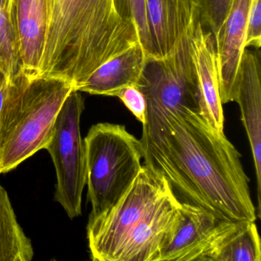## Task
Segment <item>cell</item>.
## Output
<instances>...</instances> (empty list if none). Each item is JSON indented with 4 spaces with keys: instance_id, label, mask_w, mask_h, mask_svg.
<instances>
[{
    "instance_id": "6da1fadb",
    "label": "cell",
    "mask_w": 261,
    "mask_h": 261,
    "mask_svg": "<svg viewBox=\"0 0 261 261\" xmlns=\"http://www.w3.org/2000/svg\"><path fill=\"white\" fill-rule=\"evenodd\" d=\"M140 140L144 164L167 180L181 202L220 219L256 221L241 154L199 113L147 106Z\"/></svg>"
},
{
    "instance_id": "7a4b0ae2",
    "label": "cell",
    "mask_w": 261,
    "mask_h": 261,
    "mask_svg": "<svg viewBox=\"0 0 261 261\" xmlns=\"http://www.w3.org/2000/svg\"><path fill=\"white\" fill-rule=\"evenodd\" d=\"M138 43L137 28L119 16L114 0H53L39 77L79 91L103 64Z\"/></svg>"
},
{
    "instance_id": "3957f363",
    "label": "cell",
    "mask_w": 261,
    "mask_h": 261,
    "mask_svg": "<svg viewBox=\"0 0 261 261\" xmlns=\"http://www.w3.org/2000/svg\"><path fill=\"white\" fill-rule=\"evenodd\" d=\"M73 91L66 81L30 79L21 71L10 81L0 114V174L46 149L59 113Z\"/></svg>"
},
{
    "instance_id": "277c9868",
    "label": "cell",
    "mask_w": 261,
    "mask_h": 261,
    "mask_svg": "<svg viewBox=\"0 0 261 261\" xmlns=\"http://www.w3.org/2000/svg\"><path fill=\"white\" fill-rule=\"evenodd\" d=\"M89 218L115 204L141 169V143L123 125L100 123L85 140Z\"/></svg>"
},
{
    "instance_id": "5b68a950",
    "label": "cell",
    "mask_w": 261,
    "mask_h": 261,
    "mask_svg": "<svg viewBox=\"0 0 261 261\" xmlns=\"http://www.w3.org/2000/svg\"><path fill=\"white\" fill-rule=\"evenodd\" d=\"M172 192L163 175L143 165L120 199L89 218L87 230L91 259L114 261L126 240Z\"/></svg>"
},
{
    "instance_id": "8992f818",
    "label": "cell",
    "mask_w": 261,
    "mask_h": 261,
    "mask_svg": "<svg viewBox=\"0 0 261 261\" xmlns=\"http://www.w3.org/2000/svg\"><path fill=\"white\" fill-rule=\"evenodd\" d=\"M85 101L79 91L69 94L59 113L47 146L57 175L56 201L70 218L82 215V193L86 185V153L81 134Z\"/></svg>"
},
{
    "instance_id": "52a82bcc",
    "label": "cell",
    "mask_w": 261,
    "mask_h": 261,
    "mask_svg": "<svg viewBox=\"0 0 261 261\" xmlns=\"http://www.w3.org/2000/svg\"><path fill=\"white\" fill-rule=\"evenodd\" d=\"M196 21L170 54L160 59L146 57L137 87L146 97L147 106L200 114L198 82L190 47Z\"/></svg>"
},
{
    "instance_id": "ba28073f",
    "label": "cell",
    "mask_w": 261,
    "mask_h": 261,
    "mask_svg": "<svg viewBox=\"0 0 261 261\" xmlns=\"http://www.w3.org/2000/svg\"><path fill=\"white\" fill-rule=\"evenodd\" d=\"M181 205V221L160 261H212L222 241L246 221L220 219L196 206Z\"/></svg>"
},
{
    "instance_id": "9c48e42d",
    "label": "cell",
    "mask_w": 261,
    "mask_h": 261,
    "mask_svg": "<svg viewBox=\"0 0 261 261\" xmlns=\"http://www.w3.org/2000/svg\"><path fill=\"white\" fill-rule=\"evenodd\" d=\"M181 207L172 192L126 240L114 261H160L181 221Z\"/></svg>"
},
{
    "instance_id": "30bf717a",
    "label": "cell",
    "mask_w": 261,
    "mask_h": 261,
    "mask_svg": "<svg viewBox=\"0 0 261 261\" xmlns=\"http://www.w3.org/2000/svg\"><path fill=\"white\" fill-rule=\"evenodd\" d=\"M53 0H12V23L19 45L21 72L39 77Z\"/></svg>"
},
{
    "instance_id": "8fae6325",
    "label": "cell",
    "mask_w": 261,
    "mask_h": 261,
    "mask_svg": "<svg viewBox=\"0 0 261 261\" xmlns=\"http://www.w3.org/2000/svg\"><path fill=\"white\" fill-rule=\"evenodd\" d=\"M191 53L198 82L200 114L220 133H224V114L220 97L216 42L197 19L190 39Z\"/></svg>"
},
{
    "instance_id": "7c38bea8",
    "label": "cell",
    "mask_w": 261,
    "mask_h": 261,
    "mask_svg": "<svg viewBox=\"0 0 261 261\" xmlns=\"http://www.w3.org/2000/svg\"><path fill=\"white\" fill-rule=\"evenodd\" d=\"M239 105L251 148L256 172L257 216H260L261 193V65L260 53L244 50L238 73L235 100Z\"/></svg>"
},
{
    "instance_id": "4fadbf2b",
    "label": "cell",
    "mask_w": 261,
    "mask_h": 261,
    "mask_svg": "<svg viewBox=\"0 0 261 261\" xmlns=\"http://www.w3.org/2000/svg\"><path fill=\"white\" fill-rule=\"evenodd\" d=\"M252 0H232L227 19L216 42L220 97L222 105L236 97L238 73L245 48Z\"/></svg>"
},
{
    "instance_id": "5bb4252c",
    "label": "cell",
    "mask_w": 261,
    "mask_h": 261,
    "mask_svg": "<svg viewBox=\"0 0 261 261\" xmlns=\"http://www.w3.org/2000/svg\"><path fill=\"white\" fill-rule=\"evenodd\" d=\"M153 58L166 57L198 19L194 0H146Z\"/></svg>"
},
{
    "instance_id": "9a60e30c",
    "label": "cell",
    "mask_w": 261,
    "mask_h": 261,
    "mask_svg": "<svg viewBox=\"0 0 261 261\" xmlns=\"http://www.w3.org/2000/svg\"><path fill=\"white\" fill-rule=\"evenodd\" d=\"M146 57L143 47L138 43L103 64L87 79L77 91L93 95L117 97L123 88L130 85L137 86Z\"/></svg>"
},
{
    "instance_id": "2e32d148",
    "label": "cell",
    "mask_w": 261,
    "mask_h": 261,
    "mask_svg": "<svg viewBox=\"0 0 261 261\" xmlns=\"http://www.w3.org/2000/svg\"><path fill=\"white\" fill-rule=\"evenodd\" d=\"M31 241L19 225L8 194L0 185V261H30Z\"/></svg>"
},
{
    "instance_id": "e0dca14e",
    "label": "cell",
    "mask_w": 261,
    "mask_h": 261,
    "mask_svg": "<svg viewBox=\"0 0 261 261\" xmlns=\"http://www.w3.org/2000/svg\"><path fill=\"white\" fill-rule=\"evenodd\" d=\"M260 238L256 221H246L221 243L212 261H260Z\"/></svg>"
},
{
    "instance_id": "ac0fdd59",
    "label": "cell",
    "mask_w": 261,
    "mask_h": 261,
    "mask_svg": "<svg viewBox=\"0 0 261 261\" xmlns=\"http://www.w3.org/2000/svg\"><path fill=\"white\" fill-rule=\"evenodd\" d=\"M0 71L10 81L21 71L19 45L10 15L0 10Z\"/></svg>"
},
{
    "instance_id": "d6986e66",
    "label": "cell",
    "mask_w": 261,
    "mask_h": 261,
    "mask_svg": "<svg viewBox=\"0 0 261 261\" xmlns=\"http://www.w3.org/2000/svg\"><path fill=\"white\" fill-rule=\"evenodd\" d=\"M116 10L122 19L134 24L147 57L152 56V40L148 24L146 0H114Z\"/></svg>"
},
{
    "instance_id": "ffe728a7",
    "label": "cell",
    "mask_w": 261,
    "mask_h": 261,
    "mask_svg": "<svg viewBox=\"0 0 261 261\" xmlns=\"http://www.w3.org/2000/svg\"><path fill=\"white\" fill-rule=\"evenodd\" d=\"M117 97L120 99L142 124L146 123L147 102L143 93L136 85H130L123 88L118 93Z\"/></svg>"
},
{
    "instance_id": "44dd1931",
    "label": "cell",
    "mask_w": 261,
    "mask_h": 261,
    "mask_svg": "<svg viewBox=\"0 0 261 261\" xmlns=\"http://www.w3.org/2000/svg\"><path fill=\"white\" fill-rule=\"evenodd\" d=\"M261 46V0H252L246 32L245 48Z\"/></svg>"
},
{
    "instance_id": "7402d4cb",
    "label": "cell",
    "mask_w": 261,
    "mask_h": 261,
    "mask_svg": "<svg viewBox=\"0 0 261 261\" xmlns=\"http://www.w3.org/2000/svg\"><path fill=\"white\" fill-rule=\"evenodd\" d=\"M10 82V79L0 71V114L7 99Z\"/></svg>"
},
{
    "instance_id": "603a6c76",
    "label": "cell",
    "mask_w": 261,
    "mask_h": 261,
    "mask_svg": "<svg viewBox=\"0 0 261 261\" xmlns=\"http://www.w3.org/2000/svg\"><path fill=\"white\" fill-rule=\"evenodd\" d=\"M12 0H0V10L10 16L11 11Z\"/></svg>"
}]
</instances>
